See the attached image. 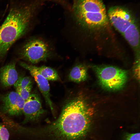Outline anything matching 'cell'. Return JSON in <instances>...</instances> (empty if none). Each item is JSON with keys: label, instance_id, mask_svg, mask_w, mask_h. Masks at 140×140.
Masks as SVG:
<instances>
[{"label": "cell", "instance_id": "15", "mask_svg": "<svg viewBox=\"0 0 140 140\" xmlns=\"http://www.w3.org/2000/svg\"><path fill=\"white\" fill-rule=\"evenodd\" d=\"M9 136L8 130L0 123V140H9Z\"/></svg>", "mask_w": 140, "mask_h": 140}, {"label": "cell", "instance_id": "16", "mask_svg": "<svg viewBox=\"0 0 140 140\" xmlns=\"http://www.w3.org/2000/svg\"><path fill=\"white\" fill-rule=\"evenodd\" d=\"M125 140H140V133L127 134L125 136Z\"/></svg>", "mask_w": 140, "mask_h": 140}, {"label": "cell", "instance_id": "14", "mask_svg": "<svg viewBox=\"0 0 140 140\" xmlns=\"http://www.w3.org/2000/svg\"><path fill=\"white\" fill-rule=\"evenodd\" d=\"M32 86H29L24 89H15L16 92L25 101L28 99L31 94Z\"/></svg>", "mask_w": 140, "mask_h": 140}, {"label": "cell", "instance_id": "5", "mask_svg": "<svg viewBox=\"0 0 140 140\" xmlns=\"http://www.w3.org/2000/svg\"><path fill=\"white\" fill-rule=\"evenodd\" d=\"M49 54L48 49L45 43L37 39H31L27 41L19 52L20 58L33 64L45 60Z\"/></svg>", "mask_w": 140, "mask_h": 140}, {"label": "cell", "instance_id": "12", "mask_svg": "<svg viewBox=\"0 0 140 140\" xmlns=\"http://www.w3.org/2000/svg\"><path fill=\"white\" fill-rule=\"evenodd\" d=\"M37 68L40 74L48 80H60L57 72L53 68L45 66L37 67Z\"/></svg>", "mask_w": 140, "mask_h": 140}, {"label": "cell", "instance_id": "8", "mask_svg": "<svg viewBox=\"0 0 140 140\" xmlns=\"http://www.w3.org/2000/svg\"><path fill=\"white\" fill-rule=\"evenodd\" d=\"M40 99L36 94H31L23 106V114L25 116L24 122L35 121L45 113Z\"/></svg>", "mask_w": 140, "mask_h": 140}, {"label": "cell", "instance_id": "13", "mask_svg": "<svg viewBox=\"0 0 140 140\" xmlns=\"http://www.w3.org/2000/svg\"><path fill=\"white\" fill-rule=\"evenodd\" d=\"M32 80L29 77L19 76L14 86L15 89H24L32 86Z\"/></svg>", "mask_w": 140, "mask_h": 140}, {"label": "cell", "instance_id": "17", "mask_svg": "<svg viewBox=\"0 0 140 140\" xmlns=\"http://www.w3.org/2000/svg\"></svg>", "mask_w": 140, "mask_h": 140}, {"label": "cell", "instance_id": "10", "mask_svg": "<svg viewBox=\"0 0 140 140\" xmlns=\"http://www.w3.org/2000/svg\"><path fill=\"white\" fill-rule=\"evenodd\" d=\"M15 61L4 65L0 69V84L6 88L14 85L17 80L18 75L16 69Z\"/></svg>", "mask_w": 140, "mask_h": 140}, {"label": "cell", "instance_id": "1", "mask_svg": "<svg viewBox=\"0 0 140 140\" xmlns=\"http://www.w3.org/2000/svg\"><path fill=\"white\" fill-rule=\"evenodd\" d=\"M94 113L84 97L78 95L66 104L57 120L44 129L43 136L49 140H82L89 130Z\"/></svg>", "mask_w": 140, "mask_h": 140}, {"label": "cell", "instance_id": "7", "mask_svg": "<svg viewBox=\"0 0 140 140\" xmlns=\"http://www.w3.org/2000/svg\"><path fill=\"white\" fill-rule=\"evenodd\" d=\"M25 101L16 92L0 94V111L9 116L21 115Z\"/></svg>", "mask_w": 140, "mask_h": 140}, {"label": "cell", "instance_id": "6", "mask_svg": "<svg viewBox=\"0 0 140 140\" xmlns=\"http://www.w3.org/2000/svg\"><path fill=\"white\" fill-rule=\"evenodd\" d=\"M107 15L111 23L123 36L137 26L131 13L124 7H112L108 10Z\"/></svg>", "mask_w": 140, "mask_h": 140}, {"label": "cell", "instance_id": "2", "mask_svg": "<svg viewBox=\"0 0 140 140\" xmlns=\"http://www.w3.org/2000/svg\"><path fill=\"white\" fill-rule=\"evenodd\" d=\"M39 0H11L7 15L0 26V63L11 47L28 32L41 8Z\"/></svg>", "mask_w": 140, "mask_h": 140}, {"label": "cell", "instance_id": "4", "mask_svg": "<svg viewBox=\"0 0 140 140\" xmlns=\"http://www.w3.org/2000/svg\"><path fill=\"white\" fill-rule=\"evenodd\" d=\"M93 68L100 83L107 89H120L127 80V72L124 70L111 66H96Z\"/></svg>", "mask_w": 140, "mask_h": 140}, {"label": "cell", "instance_id": "11", "mask_svg": "<svg viewBox=\"0 0 140 140\" xmlns=\"http://www.w3.org/2000/svg\"><path fill=\"white\" fill-rule=\"evenodd\" d=\"M87 69L84 66L78 65L72 69L69 73V78L71 81L79 83L86 80L87 78Z\"/></svg>", "mask_w": 140, "mask_h": 140}, {"label": "cell", "instance_id": "9", "mask_svg": "<svg viewBox=\"0 0 140 140\" xmlns=\"http://www.w3.org/2000/svg\"><path fill=\"white\" fill-rule=\"evenodd\" d=\"M19 64L21 66L28 70L33 77L45 98L46 103L53 112L54 109L53 103L50 99V87L48 80L40 74L37 66L23 61L19 62Z\"/></svg>", "mask_w": 140, "mask_h": 140}, {"label": "cell", "instance_id": "3", "mask_svg": "<svg viewBox=\"0 0 140 140\" xmlns=\"http://www.w3.org/2000/svg\"><path fill=\"white\" fill-rule=\"evenodd\" d=\"M69 11L77 22L84 26H102L107 22L102 0H72Z\"/></svg>", "mask_w": 140, "mask_h": 140}]
</instances>
